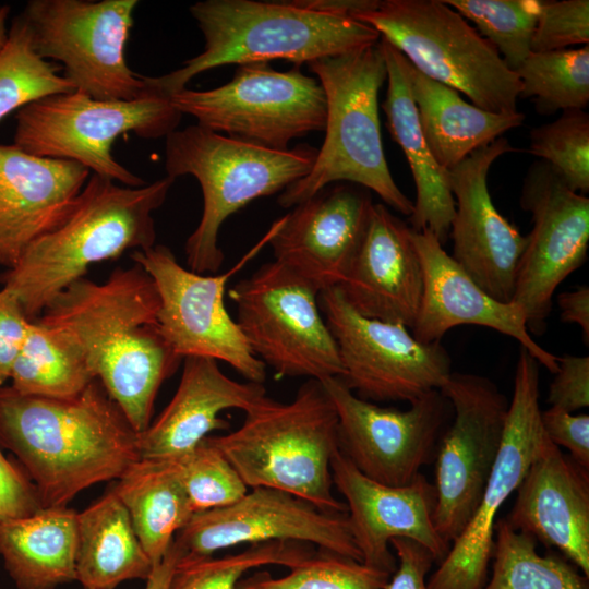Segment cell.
I'll return each instance as SVG.
<instances>
[{"mask_svg": "<svg viewBox=\"0 0 589 589\" xmlns=\"http://www.w3.org/2000/svg\"><path fill=\"white\" fill-rule=\"evenodd\" d=\"M425 76L474 106L516 113L520 82L496 49L443 0H382L357 14Z\"/></svg>", "mask_w": 589, "mask_h": 589, "instance_id": "ba28073f", "label": "cell"}, {"mask_svg": "<svg viewBox=\"0 0 589 589\" xmlns=\"http://www.w3.org/2000/svg\"><path fill=\"white\" fill-rule=\"evenodd\" d=\"M159 306L155 283L135 264L116 268L101 284L77 279L36 317L81 352L139 433L151 424L161 384L183 360L160 332Z\"/></svg>", "mask_w": 589, "mask_h": 589, "instance_id": "6da1fadb", "label": "cell"}, {"mask_svg": "<svg viewBox=\"0 0 589 589\" xmlns=\"http://www.w3.org/2000/svg\"><path fill=\"white\" fill-rule=\"evenodd\" d=\"M520 206L531 214L532 229L526 236L512 301L522 309L529 332L540 334L556 288L587 259L589 199L539 159L524 178Z\"/></svg>", "mask_w": 589, "mask_h": 589, "instance_id": "e0dca14e", "label": "cell"}, {"mask_svg": "<svg viewBox=\"0 0 589 589\" xmlns=\"http://www.w3.org/2000/svg\"><path fill=\"white\" fill-rule=\"evenodd\" d=\"M476 29L500 53L506 65L515 70L530 51L538 21L540 0H443Z\"/></svg>", "mask_w": 589, "mask_h": 589, "instance_id": "74e56055", "label": "cell"}, {"mask_svg": "<svg viewBox=\"0 0 589 589\" xmlns=\"http://www.w3.org/2000/svg\"><path fill=\"white\" fill-rule=\"evenodd\" d=\"M494 531L492 575L481 589H588V577L563 558L540 555L536 540L506 519L497 520Z\"/></svg>", "mask_w": 589, "mask_h": 589, "instance_id": "836d02e7", "label": "cell"}, {"mask_svg": "<svg viewBox=\"0 0 589 589\" xmlns=\"http://www.w3.org/2000/svg\"><path fill=\"white\" fill-rule=\"evenodd\" d=\"M22 395L67 398L80 394L95 378L81 352L58 330L32 320L10 375Z\"/></svg>", "mask_w": 589, "mask_h": 589, "instance_id": "d6a6232c", "label": "cell"}, {"mask_svg": "<svg viewBox=\"0 0 589 589\" xmlns=\"http://www.w3.org/2000/svg\"><path fill=\"white\" fill-rule=\"evenodd\" d=\"M10 7H0V49L3 47L8 39L9 29L7 27V20L9 16Z\"/></svg>", "mask_w": 589, "mask_h": 589, "instance_id": "816d5d0a", "label": "cell"}, {"mask_svg": "<svg viewBox=\"0 0 589 589\" xmlns=\"http://www.w3.org/2000/svg\"><path fill=\"white\" fill-rule=\"evenodd\" d=\"M137 0H32L20 14L34 51L61 64L76 92L98 100H134L148 93L125 47Z\"/></svg>", "mask_w": 589, "mask_h": 589, "instance_id": "8fae6325", "label": "cell"}, {"mask_svg": "<svg viewBox=\"0 0 589 589\" xmlns=\"http://www.w3.org/2000/svg\"><path fill=\"white\" fill-rule=\"evenodd\" d=\"M561 320L565 323L578 324L586 345H589V287L562 292L557 296Z\"/></svg>", "mask_w": 589, "mask_h": 589, "instance_id": "c3c4849f", "label": "cell"}, {"mask_svg": "<svg viewBox=\"0 0 589 589\" xmlns=\"http://www.w3.org/2000/svg\"><path fill=\"white\" fill-rule=\"evenodd\" d=\"M516 151L506 137L501 136L448 170L455 200L449 232L453 259L481 289L504 303L513 300L527 237L494 206L488 175L498 157Z\"/></svg>", "mask_w": 589, "mask_h": 589, "instance_id": "ffe728a7", "label": "cell"}, {"mask_svg": "<svg viewBox=\"0 0 589 589\" xmlns=\"http://www.w3.org/2000/svg\"><path fill=\"white\" fill-rule=\"evenodd\" d=\"M61 70L34 51L28 27L17 15L0 49V120L39 98L74 92Z\"/></svg>", "mask_w": 589, "mask_h": 589, "instance_id": "d590c367", "label": "cell"}, {"mask_svg": "<svg viewBox=\"0 0 589 589\" xmlns=\"http://www.w3.org/2000/svg\"><path fill=\"white\" fill-rule=\"evenodd\" d=\"M77 525L76 580L84 589H115L124 580L147 579L154 565L111 490L79 513Z\"/></svg>", "mask_w": 589, "mask_h": 589, "instance_id": "4dcf8cb0", "label": "cell"}, {"mask_svg": "<svg viewBox=\"0 0 589 589\" xmlns=\"http://www.w3.org/2000/svg\"><path fill=\"white\" fill-rule=\"evenodd\" d=\"M509 526L554 546L589 576V471L545 442L517 488Z\"/></svg>", "mask_w": 589, "mask_h": 589, "instance_id": "484cf974", "label": "cell"}, {"mask_svg": "<svg viewBox=\"0 0 589 589\" xmlns=\"http://www.w3.org/2000/svg\"><path fill=\"white\" fill-rule=\"evenodd\" d=\"M91 171L0 144V264L13 267L26 248L69 214Z\"/></svg>", "mask_w": 589, "mask_h": 589, "instance_id": "d4e9b609", "label": "cell"}, {"mask_svg": "<svg viewBox=\"0 0 589 589\" xmlns=\"http://www.w3.org/2000/svg\"><path fill=\"white\" fill-rule=\"evenodd\" d=\"M405 69L423 136L447 170L525 121L519 111L496 113L466 101L456 89L425 76L407 59Z\"/></svg>", "mask_w": 589, "mask_h": 589, "instance_id": "f1b7e54d", "label": "cell"}, {"mask_svg": "<svg viewBox=\"0 0 589 589\" xmlns=\"http://www.w3.org/2000/svg\"><path fill=\"white\" fill-rule=\"evenodd\" d=\"M337 413L339 450L373 481L402 486L429 462L450 407L440 389L410 408L381 407L358 397L338 376L320 381Z\"/></svg>", "mask_w": 589, "mask_h": 589, "instance_id": "ac0fdd59", "label": "cell"}, {"mask_svg": "<svg viewBox=\"0 0 589 589\" xmlns=\"http://www.w3.org/2000/svg\"><path fill=\"white\" fill-rule=\"evenodd\" d=\"M441 393L454 410L435 466L434 526L454 542L473 515L496 458L508 401L489 378L452 373Z\"/></svg>", "mask_w": 589, "mask_h": 589, "instance_id": "2e32d148", "label": "cell"}, {"mask_svg": "<svg viewBox=\"0 0 589 589\" xmlns=\"http://www.w3.org/2000/svg\"><path fill=\"white\" fill-rule=\"evenodd\" d=\"M189 10L204 36L203 51L170 73L143 75L148 89L168 98L214 68L276 59L299 67L374 45L381 37L358 20L303 9L291 1L204 0Z\"/></svg>", "mask_w": 589, "mask_h": 589, "instance_id": "277c9868", "label": "cell"}, {"mask_svg": "<svg viewBox=\"0 0 589 589\" xmlns=\"http://www.w3.org/2000/svg\"><path fill=\"white\" fill-rule=\"evenodd\" d=\"M77 517L65 506L0 521V556L19 589H55L76 580Z\"/></svg>", "mask_w": 589, "mask_h": 589, "instance_id": "f546056e", "label": "cell"}, {"mask_svg": "<svg viewBox=\"0 0 589 589\" xmlns=\"http://www.w3.org/2000/svg\"><path fill=\"white\" fill-rule=\"evenodd\" d=\"M333 484L345 497L347 517L362 562L389 574L394 538H408L442 561L449 550L434 526L435 489L419 473L409 484L390 486L362 474L339 450L330 461Z\"/></svg>", "mask_w": 589, "mask_h": 589, "instance_id": "7402d4cb", "label": "cell"}, {"mask_svg": "<svg viewBox=\"0 0 589 589\" xmlns=\"http://www.w3.org/2000/svg\"><path fill=\"white\" fill-rule=\"evenodd\" d=\"M589 43V1H542L530 43L531 52L568 49Z\"/></svg>", "mask_w": 589, "mask_h": 589, "instance_id": "b9f144b4", "label": "cell"}, {"mask_svg": "<svg viewBox=\"0 0 589 589\" xmlns=\"http://www.w3.org/2000/svg\"><path fill=\"white\" fill-rule=\"evenodd\" d=\"M182 116L168 97L151 89L134 100H98L76 91L55 94L16 111L13 144L25 153L75 161L94 175L137 188L146 182L113 158L115 140L129 132L143 139L166 137Z\"/></svg>", "mask_w": 589, "mask_h": 589, "instance_id": "9c48e42d", "label": "cell"}, {"mask_svg": "<svg viewBox=\"0 0 589 589\" xmlns=\"http://www.w3.org/2000/svg\"><path fill=\"white\" fill-rule=\"evenodd\" d=\"M263 384L225 375L212 358L183 359L178 388L160 414L140 433L141 458L168 460L193 450L211 432L229 429L219 413L249 411L266 397Z\"/></svg>", "mask_w": 589, "mask_h": 589, "instance_id": "4316f807", "label": "cell"}, {"mask_svg": "<svg viewBox=\"0 0 589 589\" xmlns=\"http://www.w3.org/2000/svg\"><path fill=\"white\" fill-rule=\"evenodd\" d=\"M378 44L387 71V92L382 104L387 129L404 152L416 184L409 227L414 231H431L444 245L455 215L449 171L436 161L421 131L406 75L405 56L382 37Z\"/></svg>", "mask_w": 589, "mask_h": 589, "instance_id": "83f0119b", "label": "cell"}, {"mask_svg": "<svg viewBox=\"0 0 589 589\" xmlns=\"http://www.w3.org/2000/svg\"><path fill=\"white\" fill-rule=\"evenodd\" d=\"M411 239L423 271V293L412 327L417 340L435 342L458 325H480L517 339L539 364L556 373L557 357L533 339L517 303L500 302L481 289L431 231L411 229Z\"/></svg>", "mask_w": 589, "mask_h": 589, "instance_id": "603a6c76", "label": "cell"}, {"mask_svg": "<svg viewBox=\"0 0 589 589\" xmlns=\"http://www.w3.org/2000/svg\"><path fill=\"white\" fill-rule=\"evenodd\" d=\"M541 421L549 440L568 449L572 459L589 470V416L550 407L541 411Z\"/></svg>", "mask_w": 589, "mask_h": 589, "instance_id": "f6af8a7d", "label": "cell"}, {"mask_svg": "<svg viewBox=\"0 0 589 589\" xmlns=\"http://www.w3.org/2000/svg\"><path fill=\"white\" fill-rule=\"evenodd\" d=\"M297 541L362 562L347 513H329L290 493L254 488L226 507L193 514L176 534L183 555L205 557L240 544Z\"/></svg>", "mask_w": 589, "mask_h": 589, "instance_id": "d6986e66", "label": "cell"}, {"mask_svg": "<svg viewBox=\"0 0 589 589\" xmlns=\"http://www.w3.org/2000/svg\"><path fill=\"white\" fill-rule=\"evenodd\" d=\"M293 4L322 13L354 17L376 7L377 0H293Z\"/></svg>", "mask_w": 589, "mask_h": 589, "instance_id": "681fc988", "label": "cell"}, {"mask_svg": "<svg viewBox=\"0 0 589 589\" xmlns=\"http://www.w3.org/2000/svg\"><path fill=\"white\" fill-rule=\"evenodd\" d=\"M0 446L15 455L44 508L65 507L141 459L140 433L96 378L67 398L0 386Z\"/></svg>", "mask_w": 589, "mask_h": 589, "instance_id": "7a4b0ae2", "label": "cell"}, {"mask_svg": "<svg viewBox=\"0 0 589 589\" xmlns=\"http://www.w3.org/2000/svg\"><path fill=\"white\" fill-rule=\"evenodd\" d=\"M244 413L237 430L205 438L248 488L284 491L325 512L347 513L333 493L330 471L339 448L337 413L320 381L309 378L289 402L266 396Z\"/></svg>", "mask_w": 589, "mask_h": 589, "instance_id": "5b68a950", "label": "cell"}, {"mask_svg": "<svg viewBox=\"0 0 589 589\" xmlns=\"http://www.w3.org/2000/svg\"><path fill=\"white\" fill-rule=\"evenodd\" d=\"M315 552L308 543L271 541L251 544L243 551L220 557L180 555L169 589H236L251 569L280 565L292 567Z\"/></svg>", "mask_w": 589, "mask_h": 589, "instance_id": "8d00e7d4", "label": "cell"}, {"mask_svg": "<svg viewBox=\"0 0 589 589\" xmlns=\"http://www.w3.org/2000/svg\"><path fill=\"white\" fill-rule=\"evenodd\" d=\"M173 181L166 176L133 188L92 173L67 217L0 275L3 289L17 298L32 321L83 278L93 263L154 247L153 213L164 204Z\"/></svg>", "mask_w": 589, "mask_h": 589, "instance_id": "3957f363", "label": "cell"}, {"mask_svg": "<svg viewBox=\"0 0 589 589\" xmlns=\"http://www.w3.org/2000/svg\"><path fill=\"white\" fill-rule=\"evenodd\" d=\"M557 371L546 401L551 407L574 411L589 406V357H557Z\"/></svg>", "mask_w": 589, "mask_h": 589, "instance_id": "7bdbcfd3", "label": "cell"}, {"mask_svg": "<svg viewBox=\"0 0 589 589\" xmlns=\"http://www.w3.org/2000/svg\"><path fill=\"white\" fill-rule=\"evenodd\" d=\"M326 98L325 139L311 171L278 196L294 206L340 181L374 191L386 205L410 216L413 202L390 175L381 135L378 93L387 79L378 41L308 63Z\"/></svg>", "mask_w": 589, "mask_h": 589, "instance_id": "8992f818", "label": "cell"}, {"mask_svg": "<svg viewBox=\"0 0 589 589\" xmlns=\"http://www.w3.org/2000/svg\"><path fill=\"white\" fill-rule=\"evenodd\" d=\"M272 233L273 228L236 265L219 275L184 268L163 244L131 253L134 263L155 283L160 300L158 325L177 354L183 359L199 356L220 360L248 382H265L266 366L227 312L224 297L229 279L268 243Z\"/></svg>", "mask_w": 589, "mask_h": 589, "instance_id": "4fadbf2b", "label": "cell"}, {"mask_svg": "<svg viewBox=\"0 0 589 589\" xmlns=\"http://www.w3.org/2000/svg\"><path fill=\"white\" fill-rule=\"evenodd\" d=\"M392 574L363 562L321 550L283 577L262 570L244 576L236 589H385Z\"/></svg>", "mask_w": 589, "mask_h": 589, "instance_id": "f35d334b", "label": "cell"}, {"mask_svg": "<svg viewBox=\"0 0 589 589\" xmlns=\"http://www.w3.org/2000/svg\"><path fill=\"white\" fill-rule=\"evenodd\" d=\"M318 297L342 364L340 378L358 397L412 402L441 389L453 373L440 341L424 344L400 323L361 315L337 287L322 290Z\"/></svg>", "mask_w": 589, "mask_h": 589, "instance_id": "5bb4252c", "label": "cell"}, {"mask_svg": "<svg viewBox=\"0 0 589 589\" xmlns=\"http://www.w3.org/2000/svg\"><path fill=\"white\" fill-rule=\"evenodd\" d=\"M169 99L205 129L277 151L288 149L294 139L324 131L326 124L324 89L299 67L281 72L269 62L243 63L219 87L183 88Z\"/></svg>", "mask_w": 589, "mask_h": 589, "instance_id": "30bf717a", "label": "cell"}, {"mask_svg": "<svg viewBox=\"0 0 589 589\" xmlns=\"http://www.w3.org/2000/svg\"><path fill=\"white\" fill-rule=\"evenodd\" d=\"M168 460L194 514L231 505L248 492L237 470L206 438L190 453Z\"/></svg>", "mask_w": 589, "mask_h": 589, "instance_id": "60d3db41", "label": "cell"}, {"mask_svg": "<svg viewBox=\"0 0 589 589\" xmlns=\"http://www.w3.org/2000/svg\"><path fill=\"white\" fill-rule=\"evenodd\" d=\"M515 73L519 98H531L539 113L582 110L589 103V45L530 52Z\"/></svg>", "mask_w": 589, "mask_h": 589, "instance_id": "e575fe53", "label": "cell"}, {"mask_svg": "<svg viewBox=\"0 0 589 589\" xmlns=\"http://www.w3.org/2000/svg\"><path fill=\"white\" fill-rule=\"evenodd\" d=\"M317 151L309 144L277 151L241 142L199 124L166 136L167 176L191 175L203 194L201 220L187 239L189 269L216 273L224 253L218 247L223 223L255 199L284 191L312 169Z\"/></svg>", "mask_w": 589, "mask_h": 589, "instance_id": "52a82bcc", "label": "cell"}, {"mask_svg": "<svg viewBox=\"0 0 589 589\" xmlns=\"http://www.w3.org/2000/svg\"><path fill=\"white\" fill-rule=\"evenodd\" d=\"M372 205L362 187L324 188L272 226L274 261L320 291L337 287L360 248Z\"/></svg>", "mask_w": 589, "mask_h": 589, "instance_id": "44dd1931", "label": "cell"}, {"mask_svg": "<svg viewBox=\"0 0 589 589\" xmlns=\"http://www.w3.org/2000/svg\"><path fill=\"white\" fill-rule=\"evenodd\" d=\"M31 321L17 298L0 290V386L10 378L13 364L25 342Z\"/></svg>", "mask_w": 589, "mask_h": 589, "instance_id": "bcb514c9", "label": "cell"}, {"mask_svg": "<svg viewBox=\"0 0 589 589\" xmlns=\"http://www.w3.org/2000/svg\"><path fill=\"white\" fill-rule=\"evenodd\" d=\"M337 288L361 315L412 329L423 271L410 227L385 205H372L360 248Z\"/></svg>", "mask_w": 589, "mask_h": 589, "instance_id": "cb8c5ba5", "label": "cell"}, {"mask_svg": "<svg viewBox=\"0 0 589 589\" xmlns=\"http://www.w3.org/2000/svg\"><path fill=\"white\" fill-rule=\"evenodd\" d=\"M539 365L520 347L513 396L490 476L473 515L429 579V589H481L486 582L497 513L549 440L539 406Z\"/></svg>", "mask_w": 589, "mask_h": 589, "instance_id": "9a60e30c", "label": "cell"}, {"mask_svg": "<svg viewBox=\"0 0 589 589\" xmlns=\"http://www.w3.org/2000/svg\"><path fill=\"white\" fill-rule=\"evenodd\" d=\"M41 508L38 492L29 477L0 449V521L26 517Z\"/></svg>", "mask_w": 589, "mask_h": 589, "instance_id": "ee69618b", "label": "cell"}, {"mask_svg": "<svg viewBox=\"0 0 589 589\" xmlns=\"http://www.w3.org/2000/svg\"><path fill=\"white\" fill-rule=\"evenodd\" d=\"M110 490L127 508L153 565L159 563L194 514L171 460L141 458Z\"/></svg>", "mask_w": 589, "mask_h": 589, "instance_id": "1f68e13d", "label": "cell"}, {"mask_svg": "<svg viewBox=\"0 0 589 589\" xmlns=\"http://www.w3.org/2000/svg\"><path fill=\"white\" fill-rule=\"evenodd\" d=\"M529 153L548 163L575 192L589 191V115L566 110L529 133Z\"/></svg>", "mask_w": 589, "mask_h": 589, "instance_id": "ab89813d", "label": "cell"}, {"mask_svg": "<svg viewBox=\"0 0 589 589\" xmlns=\"http://www.w3.org/2000/svg\"><path fill=\"white\" fill-rule=\"evenodd\" d=\"M181 554L182 551L173 542L163 560L153 566L146 579L145 589H169L177 561Z\"/></svg>", "mask_w": 589, "mask_h": 589, "instance_id": "f907efd6", "label": "cell"}, {"mask_svg": "<svg viewBox=\"0 0 589 589\" xmlns=\"http://www.w3.org/2000/svg\"><path fill=\"white\" fill-rule=\"evenodd\" d=\"M396 553V568L385 589H429L426 574L435 557L422 544L408 538H394L389 541Z\"/></svg>", "mask_w": 589, "mask_h": 589, "instance_id": "7dc6e473", "label": "cell"}, {"mask_svg": "<svg viewBox=\"0 0 589 589\" xmlns=\"http://www.w3.org/2000/svg\"><path fill=\"white\" fill-rule=\"evenodd\" d=\"M320 292L276 261L229 289L242 335L276 378L342 376L337 345L320 312Z\"/></svg>", "mask_w": 589, "mask_h": 589, "instance_id": "7c38bea8", "label": "cell"}]
</instances>
